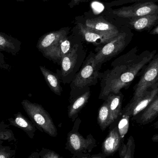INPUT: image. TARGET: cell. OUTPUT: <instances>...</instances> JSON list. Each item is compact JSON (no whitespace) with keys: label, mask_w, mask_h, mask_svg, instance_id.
I'll return each mask as SVG.
<instances>
[{"label":"cell","mask_w":158,"mask_h":158,"mask_svg":"<svg viewBox=\"0 0 158 158\" xmlns=\"http://www.w3.org/2000/svg\"><path fill=\"white\" fill-rule=\"evenodd\" d=\"M97 123L102 131L114 123L107 101L105 100L103 105L99 108L97 116Z\"/></svg>","instance_id":"21"},{"label":"cell","mask_w":158,"mask_h":158,"mask_svg":"<svg viewBox=\"0 0 158 158\" xmlns=\"http://www.w3.org/2000/svg\"><path fill=\"white\" fill-rule=\"evenodd\" d=\"M28 158H40V152L35 151L32 153Z\"/></svg>","instance_id":"29"},{"label":"cell","mask_w":158,"mask_h":158,"mask_svg":"<svg viewBox=\"0 0 158 158\" xmlns=\"http://www.w3.org/2000/svg\"><path fill=\"white\" fill-rule=\"evenodd\" d=\"M7 120L9 122V125L21 129L30 138L33 139L37 128L32 122L29 120L20 112L15 114L14 118H10Z\"/></svg>","instance_id":"13"},{"label":"cell","mask_w":158,"mask_h":158,"mask_svg":"<svg viewBox=\"0 0 158 158\" xmlns=\"http://www.w3.org/2000/svg\"><path fill=\"white\" fill-rule=\"evenodd\" d=\"M63 158V157H62L60 156V158Z\"/></svg>","instance_id":"36"},{"label":"cell","mask_w":158,"mask_h":158,"mask_svg":"<svg viewBox=\"0 0 158 158\" xmlns=\"http://www.w3.org/2000/svg\"><path fill=\"white\" fill-rule=\"evenodd\" d=\"M21 105L37 129L52 137L57 136V129L53 119L41 105L32 103L28 99L22 100Z\"/></svg>","instance_id":"5"},{"label":"cell","mask_w":158,"mask_h":158,"mask_svg":"<svg viewBox=\"0 0 158 158\" xmlns=\"http://www.w3.org/2000/svg\"><path fill=\"white\" fill-rule=\"evenodd\" d=\"M85 25L91 28L104 32H119L116 26L104 19L100 18L88 19L86 21Z\"/></svg>","instance_id":"20"},{"label":"cell","mask_w":158,"mask_h":158,"mask_svg":"<svg viewBox=\"0 0 158 158\" xmlns=\"http://www.w3.org/2000/svg\"><path fill=\"white\" fill-rule=\"evenodd\" d=\"M82 1L83 0H71V2L70 3V7H72L74 6L78 5L80 2Z\"/></svg>","instance_id":"30"},{"label":"cell","mask_w":158,"mask_h":158,"mask_svg":"<svg viewBox=\"0 0 158 158\" xmlns=\"http://www.w3.org/2000/svg\"><path fill=\"white\" fill-rule=\"evenodd\" d=\"M113 14L124 18L155 15L158 14V5L152 2H146L115 9Z\"/></svg>","instance_id":"10"},{"label":"cell","mask_w":158,"mask_h":158,"mask_svg":"<svg viewBox=\"0 0 158 158\" xmlns=\"http://www.w3.org/2000/svg\"><path fill=\"white\" fill-rule=\"evenodd\" d=\"M128 1L130 2H137V1H142V0H128Z\"/></svg>","instance_id":"33"},{"label":"cell","mask_w":158,"mask_h":158,"mask_svg":"<svg viewBox=\"0 0 158 158\" xmlns=\"http://www.w3.org/2000/svg\"><path fill=\"white\" fill-rule=\"evenodd\" d=\"M86 58V52L81 42L75 45L72 51L61 58L60 69L57 74L64 84H70L81 68Z\"/></svg>","instance_id":"4"},{"label":"cell","mask_w":158,"mask_h":158,"mask_svg":"<svg viewBox=\"0 0 158 158\" xmlns=\"http://www.w3.org/2000/svg\"><path fill=\"white\" fill-rule=\"evenodd\" d=\"M135 47L116 58L110 69L101 73V93L99 98L105 100L110 94H119L129 87L139 72L156 54V50L145 51L139 53Z\"/></svg>","instance_id":"1"},{"label":"cell","mask_w":158,"mask_h":158,"mask_svg":"<svg viewBox=\"0 0 158 158\" xmlns=\"http://www.w3.org/2000/svg\"><path fill=\"white\" fill-rule=\"evenodd\" d=\"M102 146V154L105 157L112 156L119 151L123 143L119 132L117 125L111 126Z\"/></svg>","instance_id":"12"},{"label":"cell","mask_w":158,"mask_h":158,"mask_svg":"<svg viewBox=\"0 0 158 158\" xmlns=\"http://www.w3.org/2000/svg\"><path fill=\"white\" fill-rule=\"evenodd\" d=\"M158 96V83L147 89L135 101L130 102L122 110V114L129 115L134 119L144 110Z\"/></svg>","instance_id":"9"},{"label":"cell","mask_w":158,"mask_h":158,"mask_svg":"<svg viewBox=\"0 0 158 158\" xmlns=\"http://www.w3.org/2000/svg\"><path fill=\"white\" fill-rule=\"evenodd\" d=\"M44 1H46V0H44Z\"/></svg>","instance_id":"38"},{"label":"cell","mask_w":158,"mask_h":158,"mask_svg":"<svg viewBox=\"0 0 158 158\" xmlns=\"http://www.w3.org/2000/svg\"><path fill=\"white\" fill-rule=\"evenodd\" d=\"M135 143L134 138L130 136L128 139L127 143H122L119 150L120 158H134Z\"/></svg>","instance_id":"23"},{"label":"cell","mask_w":158,"mask_h":158,"mask_svg":"<svg viewBox=\"0 0 158 158\" xmlns=\"http://www.w3.org/2000/svg\"><path fill=\"white\" fill-rule=\"evenodd\" d=\"M150 34L152 35H157L158 34V25L156 28L152 30L150 32Z\"/></svg>","instance_id":"32"},{"label":"cell","mask_w":158,"mask_h":158,"mask_svg":"<svg viewBox=\"0 0 158 158\" xmlns=\"http://www.w3.org/2000/svg\"><path fill=\"white\" fill-rule=\"evenodd\" d=\"M130 40L127 33L121 31L109 42L96 48L94 62L97 68L100 69L103 64L122 52L130 43Z\"/></svg>","instance_id":"6"},{"label":"cell","mask_w":158,"mask_h":158,"mask_svg":"<svg viewBox=\"0 0 158 158\" xmlns=\"http://www.w3.org/2000/svg\"><path fill=\"white\" fill-rule=\"evenodd\" d=\"M2 141H0V158H12L15 155V150H12L10 147L2 145Z\"/></svg>","instance_id":"26"},{"label":"cell","mask_w":158,"mask_h":158,"mask_svg":"<svg viewBox=\"0 0 158 158\" xmlns=\"http://www.w3.org/2000/svg\"><path fill=\"white\" fill-rule=\"evenodd\" d=\"M9 125L5 123L3 121L0 124V141H6L8 142L16 141L15 137L12 130L8 129Z\"/></svg>","instance_id":"24"},{"label":"cell","mask_w":158,"mask_h":158,"mask_svg":"<svg viewBox=\"0 0 158 158\" xmlns=\"http://www.w3.org/2000/svg\"><path fill=\"white\" fill-rule=\"evenodd\" d=\"M158 83V54L147 65L138 83L135 85L133 97L130 102L140 98L150 87Z\"/></svg>","instance_id":"8"},{"label":"cell","mask_w":158,"mask_h":158,"mask_svg":"<svg viewBox=\"0 0 158 158\" xmlns=\"http://www.w3.org/2000/svg\"><path fill=\"white\" fill-rule=\"evenodd\" d=\"M12 158H15V156H14Z\"/></svg>","instance_id":"35"},{"label":"cell","mask_w":158,"mask_h":158,"mask_svg":"<svg viewBox=\"0 0 158 158\" xmlns=\"http://www.w3.org/2000/svg\"><path fill=\"white\" fill-rule=\"evenodd\" d=\"M80 41L78 39L70 38L68 36L62 39L58 46V52L61 60L63 56L69 53L75 45Z\"/></svg>","instance_id":"22"},{"label":"cell","mask_w":158,"mask_h":158,"mask_svg":"<svg viewBox=\"0 0 158 158\" xmlns=\"http://www.w3.org/2000/svg\"><path fill=\"white\" fill-rule=\"evenodd\" d=\"M81 123V120L78 117L67 136L66 149L71 153L72 158L88 156L93 149L97 146L96 140L92 135H88L86 138H84L79 132Z\"/></svg>","instance_id":"3"},{"label":"cell","mask_w":158,"mask_h":158,"mask_svg":"<svg viewBox=\"0 0 158 158\" xmlns=\"http://www.w3.org/2000/svg\"><path fill=\"white\" fill-rule=\"evenodd\" d=\"M157 158H158V155L157 156Z\"/></svg>","instance_id":"37"},{"label":"cell","mask_w":158,"mask_h":158,"mask_svg":"<svg viewBox=\"0 0 158 158\" xmlns=\"http://www.w3.org/2000/svg\"><path fill=\"white\" fill-rule=\"evenodd\" d=\"M158 117V96L148 106L135 118L138 124L144 125L152 122Z\"/></svg>","instance_id":"16"},{"label":"cell","mask_w":158,"mask_h":158,"mask_svg":"<svg viewBox=\"0 0 158 158\" xmlns=\"http://www.w3.org/2000/svg\"><path fill=\"white\" fill-rule=\"evenodd\" d=\"M95 53L91 52L83 64L70 83L69 102L71 103L79 96L90 90V86L97 84L100 79V69L95 64Z\"/></svg>","instance_id":"2"},{"label":"cell","mask_w":158,"mask_h":158,"mask_svg":"<svg viewBox=\"0 0 158 158\" xmlns=\"http://www.w3.org/2000/svg\"><path fill=\"white\" fill-rule=\"evenodd\" d=\"M78 28L83 40L98 47H101L112 40L119 32H104L87 27L82 24H78Z\"/></svg>","instance_id":"11"},{"label":"cell","mask_w":158,"mask_h":158,"mask_svg":"<svg viewBox=\"0 0 158 158\" xmlns=\"http://www.w3.org/2000/svg\"><path fill=\"white\" fill-rule=\"evenodd\" d=\"M17 1H24V0H17Z\"/></svg>","instance_id":"34"},{"label":"cell","mask_w":158,"mask_h":158,"mask_svg":"<svg viewBox=\"0 0 158 158\" xmlns=\"http://www.w3.org/2000/svg\"><path fill=\"white\" fill-rule=\"evenodd\" d=\"M21 43L18 40L7 36L4 33H0V51L10 53L16 55L20 50Z\"/></svg>","instance_id":"19"},{"label":"cell","mask_w":158,"mask_h":158,"mask_svg":"<svg viewBox=\"0 0 158 158\" xmlns=\"http://www.w3.org/2000/svg\"><path fill=\"white\" fill-rule=\"evenodd\" d=\"M123 95L121 93L119 94H110L105 100L107 101L114 122L122 115V102Z\"/></svg>","instance_id":"18"},{"label":"cell","mask_w":158,"mask_h":158,"mask_svg":"<svg viewBox=\"0 0 158 158\" xmlns=\"http://www.w3.org/2000/svg\"><path fill=\"white\" fill-rule=\"evenodd\" d=\"M121 116V118L118 123L117 127L121 137L123 141V139L129 131L130 117L125 114H122Z\"/></svg>","instance_id":"25"},{"label":"cell","mask_w":158,"mask_h":158,"mask_svg":"<svg viewBox=\"0 0 158 158\" xmlns=\"http://www.w3.org/2000/svg\"><path fill=\"white\" fill-rule=\"evenodd\" d=\"M154 127L155 129H158V120L154 123ZM152 140L154 142L158 143V134L154 135L152 137Z\"/></svg>","instance_id":"28"},{"label":"cell","mask_w":158,"mask_h":158,"mask_svg":"<svg viewBox=\"0 0 158 158\" xmlns=\"http://www.w3.org/2000/svg\"><path fill=\"white\" fill-rule=\"evenodd\" d=\"M69 28H64L43 35L40 38L37 48L45 58L60 65L61 58L58 52L60 41L68 36Z\"/></svg>","instance_id":"7"},{"label":"cell","mask_w":158,"mask_h":158,"mask_svg":"<svg viewBox=\"0 0 158 158\" xmlns=\"http://www.w3.org/2000/svg\"><path fill=\"white\" fill-rule=\"evenodd\" d=\"M90 96L91 91L89 90L79 96L70 103L68 108V115L71 121L74 122L78 118L79 113L88 102Z\"/></svg>","instance_id":"14"},{"label":"cell","mask_w":158,"mask_h":158,"mask_svg":"<svg viewBox=\"0 0 158 158\" xmlns=\"http://www.w3.org/2000/svg\"><path fill=\"white\" fill-rule=\"evenodd\" d=\"M41 158H59L60 156L53 150L43 148L40 152Z\"/></svg>","instance_id":"27"},{"label":"cell","mask_w":158,"mask_h":158,"mask_svg":"<svg viewBox=\"0 0 158 158\" xmlns=\"http://www.w3.org/2000/svg\"><path fill=\"white\" fill-rule=\"evenodd\" d=\"M92 8H93L94 10H95V11H98L100 10V7H99L100 5L98 3H93L92 5Z\"/></svg>","instance_id":"31"},{"label":"cell","mask_w":158,"mask_h":158,"mask_svg":"<svg viewBox=\"0 0 158 158\" xmlns=\"http://www.w3.org/2000/svg\"><path fill=\"white\" fill-rule=\"evenodd\" d=\"M40 69L51 91L57 95H61L62 88L59 75L57 73L55 74L44 66H40Z\"/></svg>","instance_id":"17"},{"label":"cell","mask_w":158,"mask_h":158,"mask_svg":"<svg viewBox=\"0 0 158 158\" xmlns=\"http://www.w3.org/2000/svg\"><path fill=\"white\" fill-rule=\"evenodd\" d=\"M158 21V14L132 18L129 23L135 30L141 31L151 28Z\"/></svg>","instance_id":"15"}]
</instances>
